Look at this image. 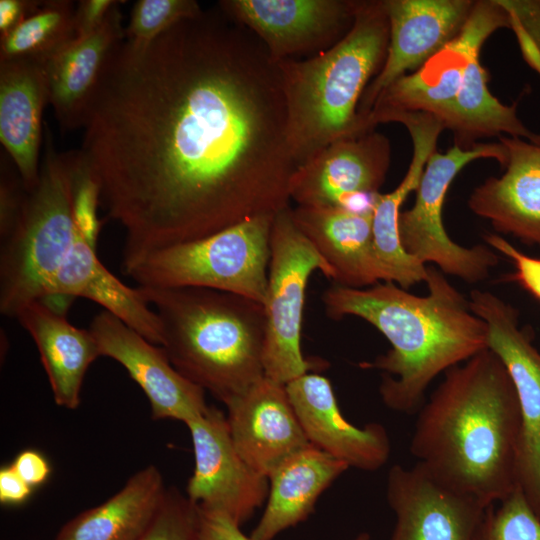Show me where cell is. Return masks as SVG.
I'll use <instances>...</instances> for the list:
<instances>
[{
    "mask_svg": "<svg viewBox=\"0 0 540 540\" xmlns=\"http://www.w3.org/2000/svg\"><path fill=\"white\" fill-rule=\"evenodd\" d=\"M80 151L127 274L160 249L289 207L297 166L277 62L247 28L204 11L112 54Z\"/></svg>",
    "mask_w": 540,
    "mask_h": 540,
    "instance_id": "1",
    "label": "cell"
},
{
    "mask_svg": "<svg viewBox=\"0 0 540 540\" xmlns=\"http://www.w3.org/2000/svg\"><path fill=\"white\" fill-rule=\"evenodd\" d=\"M444 373L419 409L410 451L435 478L489 506L519 486L514 385L489 348Z\"/></svg>",
    "mask_w": 540,
    "mask_h": 540,
    "instance_id": "2",
    "label": "cell"
},
{
    "mask_svg": "<svg viewBox=\"0 0 540 540\" xmlns=\"http://www.w3.org/2000/svg\"><path fill=\"white\" fill-rule=\"evenodd\" d=\"M428 294L417 296L393 282L367 288L334 284L322 295L333 319L359 317L377 328L391 349L365 369L383 372L379 393L391 410L413 414L441 372L487 348V326L435 267H427Z\"/></svg>",
    "mask_w": 540,
    "mask_h": 540,
    "instance_id": "3",
    "label": "cell"
},
{
    "mask_svg": "<svg viewBox=\"0 0 540 540\" xmlns=\"http://www.w3.org/2000/svg\"><path fill=\"white\" fill-rule=\"evenodd\" d=\"M138 287V286H137ZM173 367L224 404L263 378V304L203 287H138Z\"/></svg>",
    "mask_w": 540,
    "mask_h": 540,
    "instance_id": "4",
    "label": "cell"
},
{
    "mask_svg": "<svg viewBox=\"0 0 540 540\" xmlns=\"http://www.w3.org/2000/svg\"><path fill=\"white\" fill-rule=\"evenodd\" d=\"M388 43L383 0H358L352 28L331 48L305 59L276 61L297 167L337 140L370 132L358 107L384 64Z\"/></svg>",
    "mask_w": 540,
    "mask_h": 540,
    "instance_id": "5",
    "label": "cell"
},
{
    "mask_svg": "<svg viewBox=\"0 0 540 540\" xmlns=\"http://www.w3.org/2000/svg\"><path fill=\"white\" fill-rule=\"evenodd\" d=\"M37 185L28 191L11 229L1 236L0 311L16 318L45 299L49 286L81 237L72 210L65 153H57L46 128Z\"/></svg>",
    "mask_w": 540,
    "mask_h": 540,
    "instance_id": "6",
    "label": "cell"
},
{
    "mask_svg": "<svg viewBox=\"0 0 540 540\" xmlns=\"http://www.w3.org/2000/svg\"><path fill=\"white\" fill-rule=\"evenodd\" d=\"M274 216H259L208 237L160 249L127 276L138 287H203L263 304Z\"/></svg>",
    "mask_w": 540,
    "mask_h": 540,
    "instance_id": "7",
    "label": "cell"
},
{
    "mask_svg": "<svg viewBox=\"0 0 540 540\" xmlns=\"http://www.w3.org/2000/svg\"><path fill=\"white\" fill-rule=\"evenodd\" d=\"M316 270L333 278L329 265L295 224L292 209L281 210L274 216L270 236L263 302L266 316L263 368L266 377L285 385L316 369L301 350L305 289Z\"/></svg>",
    "mask_w": 540,
    "mask_h": 540,
    "instance_id": "8",
    "label": "cell"
},
{
    "mask_svg": "<svg viewBox=\"0 0 540 540\" xmlns=\"http://www.w3.org/2000/svg\"><path fill=\"white\" fill-rule=\"evenodd\" d=\"M480 158L496 159L504 167L507 152L500 142L477 143L466 150L454 145L446 153L435 150L415 190L414 205L400 212L398 219L401 244L409 255L422 264L432 262L443 273L469 283L486 279L499 257L485 245L468 248L455 243L444 228L442 207L455 176Z\"/></svg>",
    "mask_w": 540,
    "mask_h": 540,
    "instance_id": "9",
    "label": "cell"
},
{
    "mask_svg": "<svg viewBox=\"0 0 540 540\" xmlns=\"http://www.w3.org/2000/svg\"><path fill=\"white\" fill-rule=\"evenodd\" d=\"M468 300L487 326V348L500 358L516 391L521 417L518 484L540 518V351L520 328L512 305L479 289L472 290Z\"/></svg>",
    "mask_w": 540,
    "mask_h": 540,
    "instance_id": "10",
    "label": "cell"
},
{
    "mask_svg": "<svg viewBox=\"0 0 540 540\" xmlns=\"http://www.w3.org/2000/svg\"><path fill=\"white\" fill-rule=\"evenodd\" d=\"M501 28H509V17L498 1H475L465 26L453 41L378 96L366 116L367 128L374 130L383 116L399 112H424L440 121L459 92L468 63L480 54L489 36Z\"/></svg>",
    "mask_w": 540,
    "mask_h": 540,
    "instance_id": "11",
    "label": "cell"
},
{
    "mask_svg": "<svg viewBox=\"0 0 540 540\" xmlns=\"http://www.w3.org/2000/svg\"><path fill=\"white\" fill-rule=\"evenodd\" d=\"M358 0H222L219 10L251 31L275 60L320 54L352 28Z\"/></svg>",
    "mask_w": 540,
    "mask_h": 540,
    "instance_id": "12",
    "label": "cell"
},
{
    "mask_svg": "<svg viewBox=\"0 0 540 540\" xmlns=\"http://www.w3.org/2000/svg\"><path fill=\"white\" fill-rule=\"evenodd\" d=\"M390 162V141L375 130L337 140L296 168L290 199L297 206L372 210Z\"/></svg>",
    "mask_w": 540,
    "mask_h": 540,
    "instance_id": "13",
    "label": "cell"
},
{
    "mask_svg": "<svg viewBox=\"0 0 540 540\" xmlns=\"http://www.w3.org/2000/svg\"><path fill=\"white\" fill-rule=\"evenodd\" d=\"M185 424L195 461L187 498L199 508L223 512L243 524L268 498L269 479L240 456L227 418L217 408L209 406Z\"/></svg>",
    "mask_w": 540,
    "mask_h": 540,
    "instance_id": "14",
    "label": "cell"
},
{
    "mask_svg": "<svg viewBox=\"0 0 540 540\" xmlns=\"http://www.w3.org/2000/svg\"><path fill=\"white\" fill-rule=\"evenodd\" d=\"M383 2L389 22L388 50L380 72L360 100L358 112L364 122L386 88L418 70L460 34L475 4L472 0Z\"/></svg>",
    "mask_w": 540,
    "mask_h": 540,
    "instance_id": "15",
    "label": "cell"
},
{
    "mask_svg": "<svg viewBox=\"0 0 540 540\" xmlns=\"http://www.w3.org/2000/svg\"><path fill=\"white\" fill-rule=\"evenodd\" d=\"M386 495L396 515L390 540H475L488 507L438 480L419 463L392 466Z\"/></svg>",
    "mask_w": 540,
    "mask_h": 540,
    "instance_id": "16",
    "label": "cell"
},
{
    "mask_svg": "<svg viewBox=\"0 0 540 540\" xmlns=\"http://www.w3.org/2000/svg\"><path fill=\"white\" fill-rule=\"evenodd\" d=\"M101 356L120 363L149 400L154 420L174 419L184 423L205 413V391L181 375L161 346L155 345L103 310L91 321Z\"/></svg>",
    "mask_w": 540,
    "mask_h": 540,
    "instance_id": "17",
    "label": "cell"
},
{
    "mask_svg": "<svg viewBox=\"0 0 540 540\" xmlns=\"http://www.w3.org/2000/svg\"><path fill=\"white\" fill-rule=\"evenodd\" d=\"M225 406L236 450L267 478L283 461L310 445L285 384L264 376Z\"/></svg>",
    "mask_w": 540,
    "mask_h": 540,
    "instance_id": "18",
    "label": "cell"
},
{
    "mask_svg": "<svg viewBox=\"0 0 540 540\" xmlns=\"http://www.w3.org/2000/svg\"><path fill=\"white\" fill-rule=\"evenodd\" d=\"M285 386L311 445L363 471L385 465L391 445L384 426L371 422L360 428L347 421L326 377L309 372Z\"/></svg>",
    "mask_w": 540,
    "mask_h": 540,
    "instance_id": "19",
    "label": "cell"
},
{
    "mask_svg": "<svg viewBox=\"0 0 540 540\" xmlns=\"http://www.w3.org/2000/svg\"><path fill=\"white\" fill-rule=\"evenodd\" d=\"M372 210L308 206L292 209L295 224L329 265L336 285L367 288L391 282L376 255Z\"/></svg>",
    "mask_w": 540,
    "mask_h": 540,
    "instance_id": "20",
    "label": "cell"
},
{
    "mask_svg": "<svg viewBox=\"0 0 540 540\" xmlns=\"http://www.w3.org/2000/svg\"><path fill=\"white\" fill-rule=\"evenodd\" d=\"M507 152L505 171L487 178L468 199V207L494 229L540 248V145L500 136Z\"/></svg>",
    "mask_w": 540,
    "mask_h": 540,
    "instance_id": "21",
    "label": "cell"
},
{
    "mask_svg": "<svg viewBox=\"0 0 540 540\" xmlns=\"http://www.w3.org/2000/svg\"><path fill=\"white\" fill-rule=\"evenodd\" d=\"M387 122H399L407 128L413 143V155L400 184L393 191L378 193L375 197L372 210L374 247L391 282L408 289L426 280L427 267L409 255L401 244L398 229L400 207L408 195L417 189L444 126L435 116L424 112L391 113L382 118V123Z\"/></svg>",
    "mask_w": 540,
    "mask_h": 540,
    "instance_id": "22",
    "label": "cell"
},
{
    "mask_svg": "<svg viewBox=\"0 0 540 540\" xmlns=\"http://www.w3.org/2000/svg\"><path fill=\"white\" fill-rule=\"evenodd\" d=\"M123 3L97 31L73 39L45 63L48 103L62 131L83 128L106 66L125 38Z\"/></svg>",
    "mask_w": 540,
    "mask_h": 540,
    "instance_id": "23",
    "label": "cell"
},
{
    "mask_svg": "<svg viewBox=\"0 0 540 540\" xmlns=\"http://www.w3.org/2000/svg\"><path fill=\"white\" fill-rule=\"evenodd\" d=\"M48 103L45 63L0 60V141L27 191L37 185L42 114Z\"/></svg>",
    "mask_w": 540,
    "mask_h": 540,
    "instance_id": "24",
    "label": "cell"
},
{
    "mask_svg": "<svg viewBox=\"0 0 540 540\" xmlns=\"http://www.w3.org/2000/svg\"><path fill=\"white\" fill-rule=\"evenodd\" d=\"M16 319L36 344L55 403L77 409L86 372L101 356L93 334L75 327L65 313L43 301L29 303Z\"/></svg>",
    "mask_w": 540,
    "mask_h": 540,
    "instance_id": "25",
    "label": "cell"
},
{
    "mask_svg": "<svg viewBox=\"0 0 540 540\" xmlns=\"http://www.w3.org/2000/svg\"><path fill=\"white\" fill-rule=\"evenodd\" d=\"M348 468L345 462L311 444L287 458L268 478L267 504L251 540H273L304 521L319 496Z\"/></svg>",
    "mask_w": 540,
    "mask_h": 540,
    "instance_id": "26",
    "label": "cell"
},
{
    "mask_svg": "<svg viewBox=\"0 0 540 540\" xmlns=\"http://www.w3.org/2000/svg\"><path fill=\"white\" fill-rule=\"evenodd\" d=\"M166 492L161 472L155 465H148L108 500L69 520L55 540H140Z\"/></svg>",
    "mask_w": 540,
    "mask_h": 540,
    "instance_id": "27",
    "label": "cell"
},
{
    "mask_svg": "<svg viewBox=\"0 0 540 540\" xmlns=\"http://www.w3.org/2000/svg\"><path fill=\"white\" fill-rule=\"evenodd\" d=\"M440 121L452 131L454 145L465 150L478 139L502 133L540 145V133L524 125L516 105H505L492 95L479 55L468 63L459 92Z\"/></svg>",
    "mask_w": 540,
    "mask_h": 540,
    "instance_id": "28",
    "label": "cell"
},
{
    "mask_svg": "<svg viewBox=\"0 0 540 540\" xmlns=\"http://www.w3.org/2000/svg\"><path fill=\"white\" fill-rule=\"evenodd\" d=\"M74 2L45 0L18 27L0 37V60L46 63L74 37Z\"/></svg>",
    "mask_w": 540,
    "mask_h": 540,
    "instance_id": "29",
    "label": "cell"
},
{
    "mask_svg": "<svg viewBox=\"0 0 540 540\" xmlns=\"http://www.w3.org/2000/svg\"><path fill=\"white\" fill-rule=\"evenodd\" d=\"M200 12L201 6L194 0H138L130 12L124 43L131 50H143L171 27Z\"/></svg>",
    "mask_w": 540,
    "mask_h": 540,
    "instance_id": "30",
    "label": "cell"
},
{
    "mask_svg": "<svg viewBox=\"0 0 540 540\" xmlns=\"http://www.w3.org/2000/svg\"><path fill=\"white\" fill-rule=\"evenodd\" d=\"M497 503L485 509L475 540H540V518L520 486Z\"/></svg>",
    "mask_w": 540,
    "mask_h": 540,
    "instance_id": "31",
    "label": "cell"
},
{
    "mask_svg": "<svg viewBox=\"0 0 540 540\" xmlns=\"http://www.w3.org/2000/svg\"><path fill=\"white\" fill-rule=\"evenodd\" d=\"M71 183L72 210L75 223L84 238L94 247L101 230L97 216L100 205V188L97 179L79 150L65 153Z\"/></svg>",
    "mask_w": 540,
    "mask_h": 540,
    "instance_id": "32",
    "label": "cell"
},
{
    "mask_svg": "<svg viewBox=\"0 0 540 540\" xmlns=\"http://www.w3.org/2000/svg\"><path fill=\"white\" fill-rule=\"evenodd\" d=\"M197 524V506L176 488L170 487L140 540H196Z\"/></svg>",
    "mask_w": 540,
    "mask_h": 540,
    "instance_id": "33",
    "label": "cell"
},
{
    "mask_svg": "<svg viewBox=\"0 0 540 540\" xmlns=\"http://www.w3.org/2000/svg\"><path fill=\"white\" fill-rule=\"evenodd\" d=\"M509 17L522 55L540 75V0H497Z\"/></svg>",
    "mask_w": 540,
    "mask_h": 540,
    "instance_id": "34",
    "label": "cell"
},
{
    "mask_svg": "<svg viewBox=\"0 0 540 540\" xmlns=\"http://www.w3.org/2000/svg\"><path fill=\"white\" fill-rule=\"evenodd\" d=\"M484 240L512 261L515 267L512 279L540 301V259L525 254L499 235L487 234Z\"/></svg>",
    "mask_w": 540,
    "mask_h": 540,
    "instance_id": "35",
    "label": "cell"
},
{
    "mask_svg": "<svg viewBox=\"0 0 540 540\" xmlns=\"http://www.w3.org/2000/svg\"><path fill=\"white\" fill-rule=\"evenodd\" d=\"M197 509L196 540H251L242 533L240 525L227 514L198 506Z\"/></svg>",
    "mask_w": 540,
    "mask_h": 540,
    "instance_id": "36",
    "label": "cell"
},
{
    "mask_svg": "<svg viewBox=\"0 0 540 540\" xmlns=\"http://www.w3.org/2000/svg\"><path fill=\"white\" fill-rule=\"evenodd\" d=\"M121 2L117 0L78 1L74 11V39L86 37L97 31Z\"/></svg>",
    "mask_w": 540,
    "mask_h": 540,
    "instance_id": "37",
    "label": "cell"
},
{
    "mask_svg": "<svg viewBox=\"0 0 540 540\" xmlns=\"http://www.w3.org/2000/svg\"><path fill=\"white\" fill-rule=\"evenodd\" d=\"M10 465L32 488L45 483L51 473L45 456L33 449L21 451Z\"/></svg>",
    "mask_w": 540,
    "mask_h": 540,
    "instance_id": "38",
    "label": "cell"
},
{
    "mask_svg": "<svg viewBox=\"0 0 540 540\" xmlns=\"http://www.w3.org/2000/svg\"><path fill=\"white\" fill-rule=\"evenodd\" d=\"M39 0H0V37L18 27L42 4Z\"/></svg>",
    "mask_w": 540,
    "mask_h": 540,
    "instance_id": "39",
    "label": "cell"
},
{
    "mask_svg": "<svg viewBox=\"0 0 540 540\" xmlns=\"http://www.w3.org/2000/svg\"><path fill=\"white\" fill-rule=\"evenodd\" d=\"M32 487L28 485L9 466L0 469V503L2 505H20L31 496Z\"/></svg>",
    "mask_w": 540,
    "mask_h": 540,
    "instance_id": "40",
    "label": "cell"
},
{
    "mask_svg": "<svg viewBox=\"0 0 540 540\" xmlns=\"http://www.w3.org/2000/svg\"><path fill=\"white\" fill-rule=\"evenodd\" d=\"M354 540H370L368 533H360Z\"/></svg>",
    "mask_w": 540,
    "mask_h": 540,
    "instance_id": "41",
    "label": "cell"
}]
</instances>
